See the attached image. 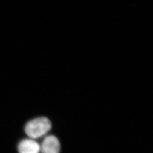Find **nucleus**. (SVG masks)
Here are the masks:
<instances>
[{
    "label": "nucleus",
    "mask_w": 153,
    "mask_h": 153,
    "mask_svg": "<svg viewBox=\"0 0 153 153\" xmlns=\"http://www.w3.org/2000/svg\"><path fill=\"white\" fill-rule=\"evenodd\" d=\"M52 124L49 119L40 117L28 121L25 128V131L31 139H36L44 136L49 131Z\"/></svg>",
    "instance_id": "1"
},
{
    "label": "nucleus",
    "mask_w": 153,
    "mask_h": 153,
    "mask_svg": "<svg viewBox=\"0 0 153 153\" xmlns=\"http://www.w3.org/2000/svg\"><path fill=\"white\" fill-rule=\"evenodd\" d=\"M19 153H39L40 145L33 139L23 140L18 146Z\"/></svg>",
    "instance_id": "3"
},
{
    "label": "nucleus",
    "mask_w": 153,
    "mask_h": 153,
    "mask_svg": "<svg viewBox=\"0 0 153 153\" xmlns=\"http://www.w3.org/2000/svg\"><path fill=\"white\" fill-rule=\"evenodd\" d=\"M60 143L57 137L48 136L45 137L40 146L42 153H59Z\"/></svg>",
    "instance_id": "2"
}]
</instances>
